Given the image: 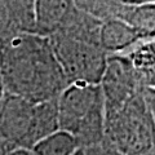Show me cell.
I'll list each match as a JSON object with an SVG mask.
<instances>
[{
	"label": "cell",
	"mask_w": 155,
	"mask_h": 155,
	"mask_svg": "<svg viewBox=\"0 0 155 155\" xmlns=\"http://www.w3.org/2000/svg\"><path fill=\"white\" fill-rule=\"evenodd\" d=\"M31 150L35 155H75L81 149L71 134L58 129L40 140Z\"/></svg>",
	"instance_id": "11"
},
{
	"label": "cell",
	"mask_w": 155,
	"mask_h": 155,
	"mask_svg": "<svg viewBox=\"0 0 155 155\" xmlns=\"http://www.w3.org/2000/svg\"><path fill=\"white\" fill-rule=\"evenodd\" d=\"M155 124L141 91L116 113L105 116L107 133L120 150L127 154L140 153L151 145Z\"/></svg>",
	"instance_id": "5"
},
{
	"label": "cell",
	"mask_w": 155,
	"mask_h": 155,
	"mask_svg": "<svg viewBox=\"0 0 155 155\" xmlns=\"http://www.w3.org/2000/svg\"><path fill=\"white\" fill-rule=\"evenodd\" d=\"M101 21L75 8L49 38L69 84L100 85L109 54L100 45Z\"/></svg>",
	"instance_id": "2"
},
{
	"label": "cell",
	"mask_w": 155,
	"mask_h": 155,
	"mask_svg": "<svg viewBox=\"0 0 155 155\" xmlns=\"http://www.w3.org/2000/svg\"><path fill=\"white\" fill-rule=\"evenodd\" d=\"M84 155H98V154L96 153V149H94V147H92V149L84 150Z\"/></svg>",
	"instance_id": "17"
},
{
	"label": "cell",
	"mask_w": 155,
	"mask_h": 155,
	"mask_svg": "<svg viewBox=\"0 0 155 155\" xmlns=\"http://www.w3.org/2000/svg\"><path fill=\"white\" fill-rule=\"evenodd\" d=\"M140 78H141V83L146 84L147 88H155V62L147 70L141 72Z\"/></svg>",
	"instance_id": "12"
},
{
	"label": "cell",
	"mask_w": 155,
	"mask_h": 155,
	"mask_svg": "<svg viewBox=\"0 0 155 155\" xmlns=\"http://www.w3.org/2000/svg\"><path fill=\"white\" fill-rule=\"evenodd\" d=\"M56 130H58L56 101L34 104L4 93L0 100V142L9 151L32 149Z\"/></svg>",
	"instance_id": "4"
},
{
	"label": "cell",
	"mask_w": 155,
	"mask_h": 155,
	"mask_svg": "<svg viewBox=\"0 0 155 155\" xmlns=\"http://www.w3.org/2000/svg\"><path fill=\"white\" fill-rule=\"evenodd\" d=\"M97 2H98V0H74V4H75L76 9H79L81 12H87Z\"/></svg>",
	"instance_id": "14"
},
{
	"label": "cell",
	"mask_w": 155,
	"mask_h": 155,
	"mask_svg": "<svg viewBox=\"0 0 155 155\" xmlns=\"http://www.w3.org/2000/svg\"><path fill=\"white\" fill-rule=\"evenodd\" d=\"M8 155H35V153L31 149H14L9 151Z\"/></svg>",
	"instance_id": "15"
},
{
	"label": "cell",
	"mask_w": 155,
	"mask_h": 155,
	"mask_svg": "<svg viewBox=\"0 0 155 155\" xmlns=\"http://www.w3.org/2000/svg\"><path fill=\"white\" fill-rule=\"evenodd\" d=\"M143 97L155 124V88H146V91L143 92Z\"/></svg>",
	"instance_id": "13"
},
{
	"label": "cell",
	"mask_w": 155,
	"mask_h": 155,
	"mask_svg": "<svg viewBox=\"0 0 155 155\" xmlns=\"http://www.w3.org/2000/svg\"><path fill=\"white\" fill-rule=\"evenodd\" d=\"M4 92L30 102L56 101L69 85L49 38L22 34L0 45Z\"/></svg>",
	"instance_id": "1"
},
{
	"label": "cell",
	"mask_w": 155,
	"mask_h": 155,
	"mask_svg": "<svg viewBox=\"0 0 155 155\" xmlns=\"http://www.w3.org/2000/svg\"><path fill=\"white\" fill-rule=\"evenodd\" d=\"M35 32L34 0H0V45Z\"/></svg>",
	"instance_id": "7"
},
{
	"label": "cell",
	"mask_w": 155,
	"mask_h": 155,
	"mask_svg": "<svg viewBox=\"0 0 155 155\" xmlns=\"http://www.w3.org/2000/svg\"><path fill=\"white\" fill-rule=\"evenodd\" d=\"M9 150L5 147V145H4L3 142H0V155H8Z\"/></svg>",
	"instance_id": "16"
},
{
	"label": "cell",
	"mask_w": 155,
	"mask_h": 155,
	"mask_svg": "<svg viewBox=\"0 0 155 155\" xmlns=\"http://www.w3.org/2000/svg\"><path fill=\"white\" fill-rule=\"evenodd\" d=\"M58 129L76 140L81 150L105 138V104L100 85L69 84L56 100Z\"/></svg>",
	"instance_id": "3"
},
{
	"label": "cell",
	"mask_w": 155,
	"mask_h": 155,
	"mask_svg": "<svg viewBox=\"0 0 155 155\" xmlns=\"http://www.w3.org/2000/svg\"><path fill=\"white\" fill-rule=\"evenodd\" d=\"M4 85H3V79H2V72H0V100H2V97L4 96Z\"/></svg>",
	"instance_id": "18"
},
{
	"label": "cell",
	"mask_w": 155,
	"mask_h": 155,
	"mask_svg": "<svg viewBox=\"0 0 155 155\" xmlns=\"http://www.w3.org/2000/svg\"><path fill=\"white\" fill-rule=\"evenodd\" d=\"M153 43H154V45H155V40H154V41H153Z\"/></svg>",
	"instance_id": "20"
},
{
	"label": "cell",
	"mask_w": 155,
	"mask_h": 155,
	"mask_svg": "<svg viewBox=\"0 0 155 155\" xmlns=\"http://www.w3.org/2000/svg\"><path fill=\"white\" fill-rule=\"evenodd\" d=\"M75 11L74 0H34L35 34L51 36Z\"/></svg>",
	"instance_id": "8"
},
{
	"label": "cell",
	"mask_w": 155,
	"mask_h": 155,
	"mask_svg": "<svg viewBox=\"0 0 155 155\" xmlns=\"http://www.w3.org/2000/svg\"><path fill=\"white\" fill-rule=\"evenodd\" d=\"M141 78L128 57L111 54L100 81L105 104V116L116 113L140 92Z\"/></svg>",
	"instance_id": "6"
},
{
	"label": "cell",
	"mask_w": 155,
	"mask_h": 155,
	"mask_svg": "<svg viewBox=\"0 0 155 155\" xmlns=\"http://www.w3.org/2000/svg\"><path fill=\"white\" fill-rule=\"evenodd\" d=\"M140 40L134 30L122 19L111 18L101 22L98 41L101 48L107 53L115 54L120 51L134 45Z\"/></svg>",
	"instance_id": "9"
},
{
	"label": "cell",
	"mask_w": 155,
	"mask_h": 155,
	"mask_svg": "<svg viewBox=\"0 0 155 155\" xmlns=\"http://www.w3.org/2000/svg\"><path fill=\"white\" fill-rule=\"evenodd\" d=\"M75 155H84V150H79V151H78Z\"/></svg>",
	"instance_id": "19"
},
{
	"label": "cell",
	"mask_w": 155,
	"mask_h": 155,
	"mask_svg": "<svg viewBox=\"0 0 155 155\" xmlns=\"http://www.w3.org/2000/svg\"><path fill=\"white\" fill-rule=\"evenodd\" d=\"M115 18L132 27L140 40L155 38V4H130L120 0Z\"/></svg>",
	"instance_id": "10"
}]
</instances>
